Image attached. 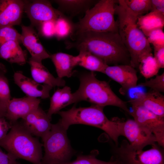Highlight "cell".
I'll return each instance as SVG.
<instances>
[{"mask_svg": "<svg viewBox=\"0 0 164 164\" xmlns=\"http://www.w3.org/2000/svg\"><path fill=\"white\" fill-rule=\"evenodd\" d=\"M21 43L27 49L31 57L29 59L40 63L44 59L50 58V55L41 44L38 35L31 26H21Z\"/></svg>", "mask_w": 164, "mask_h": 164, "instance_id": "obj_15", "label": "cell"}, {"mask_svg": "<svg viewBox=\"0 0 164 164\" xmlns=\"http://www.w3.org/2000/svg\"><path fill=\"white\" fill-rule=\"evenodd\" d=\"M117 2L114 0L98 1L86 12L83 17L74 24L73 32L85 31L118 32L117 22L114 18L115 6Z\"/></svg>", "mask_w": 164, "mask_h": 164, "instance_id": "obj_6", "label": "cell"}, {"mask_svg": "<svg viewBox=\"0 0 164 164\" xmlns=\"http://www.w3.org/2000/svg\"><path fill=\"white\" fill-rule=\"evenodd\" d=\"M127 7L138 17L152 10L151 0H123Z\"/></svg>", "mask_w": 164, "mask_h": 164, "instance_id": "obj_28", "label": "cell"}, {"mask_svg": "<svg viewBox=\"0 0 164 164\" xmlns=\"http://www.w3.org/2000/svg\"><path fill=\"white\" fill-rule=\"evenodd\" d=\"M115 6L117 14L118 32L129 52L130 65L138 68L142 58L152 53L147 39L137 24L138 17L126 6L123 0H118Z\"/></svg>", "mask_w": 164, "mask_h": 164, "instance_id": "obj_2", "label": "cell"}, {"mask_svg": "<svg viewBox=\"0 0 164 164\" xmlns=\"http://www.w3.org/2000/svg\"><path fill=\"white\" fill-rule=\"evenodd\" d=\"M5 66L0 63V102L6 108L11 99L9 82L5 74Z\"/></svg>", "mask_w": 164, "mask_h": 164, "instance_id": "obj_29", "label": "cell"}, {"mask_svg": "<svg viewBox=\"0 0 164 164\" xmlns=\"http://www.w3.org/2000/svg\"><path fill=\"white\" fill-rule=\"evenodd\" d=\"M6 108L0 102V117H5Z\"/></svg>", "mask_w": 164, "mask_h": 164, "instance_id": "obj_39", "label": "cell"}, {"mask_svg": "<svg viewBox=\"0 0 164 164\" xmlns=\"http://www.w3.org/2000/svg\"><path fill=\"white\" fill-rule=\"evenodd\" d=\"M104 107L92 104L87 107L77 108L75 105L67 111L57 114L61 117L58 122L67 130L74 124H84L94 126L105 132L118 145L120 136L114 118L109 120L103 111Z\"/></svg>", "mask_w": 164, "mask_h": 164, "instance_id": "obj_4", "label": "cell"}, {"mask_svg": "<svg viewBox=\"0 0 164 164\" xmlns=\"http://www.w3.org/2000/svg\"><path fill=\"white\" fill-rule=\"evenodd\" d=\"M79 77L80 86L72 93L71 104L84 101L103 107L107 106L118 107L129 114L130 110L127 102L114 93L107 82L97 79L94 72L83 73Z\"/></svg>", "mask_w": 164, "mask_h": 164, "instance_id": "obj_3", "label": "cell"}, {"mask_svg": "<svg viewBox=\"0 0 164 164\" xmlns=\"http://www.w3.org/2000/svg\"><path fill=\"white\" fill-rule=\"evenodd\" d=\"M55 22L56 20H50L42 23L38 28L39 33L45 38L55 36Z\"/></svg>", "mask_w": 164, "mask_h": 164, "instance_id": "obj_34", "label": "cell"}, {"mask_svg": "<svg viewBox=\"0 0 164 164\" xmlns=\"http://www.w3.org/2000/svg\"><path fill=\"white\" fill-rule=\"evenodd\" d=\"M54 2L58 5L59 9L62 14L66 13L71 17L86 13L98 1L92 0H58Z\"/></svg>", "mask_w": 164, "mask_h": 164, "instance_id": "obj_22", "label": "cell"}, {"mask_svg": "<svg viewBox=\"0 0 164 164\" xmlns=\"http://www.w3.org/2000/svg\"><path fill=\"white\" fill-rule=\"evenodd\" d=\"M67 130L58 122L52 124L50 132L42 139L44 153L42 164H59L70 161L75 152Z\"/></svg>", "mask_w": 164, "mask_h": 164, "instance_id": "obj_7", "label": "cell"}, {"mask_svg": "<svg viewBox=\"0 0 164 164\" xmlns=\"http://www.w3.org/2000/svg\"><path fill=\"white\" fill-rule=\"evenodd\" d=\"M17 159L11 154L4 152L0 146V164H19Z\"/></svg>", "mask_w": 164, "mask_h": 164, "instance_id": "obj_35", "label": "cell"}, {"mask_svg": "<svg viewBox=\"0 0 164 164\" xmlns=\"http://www.w3.org/2000/svg\"><path fill=\"white\" fill-rule=\"evenodd\" d=\"M150 43L154 47L164 46V33L162 29H158L151 31L146 37Z\"/></svg>", "mask_w": 164, "mask_h": 164, "instance_id": "obj_33", "label": "cell"}, {"mask_svg": "<svg viewBox=\"0 0 164 164\" xmlns=\"http://www.w3.org/2000/svg\"><path fill=\"white\" fill-rule=\"evenodd\" d=\"M154 56L159 68L164 67V46L154 47Z\"/></svg>", "mask_w": 164, "mask_h": 164, "instance_id": "obj_36", "label": "cell"}, {"mask_svg": "<svg viewBox=\"0 0 164 164\" xmlns=\"http://www.w3.org/2000/svg\"><path fill=\"white\" fill-rule=\"evenodd\" d=\"M56 68L58 77H70L73 74V69L77 66L75 56L59 52L50 55V58Z\"/></svg>", "mask_w": 164, "mask_h": 164, "instance_id": "obj_20", "label": "cell"}, {"mask_svg": "<svg viewBox=\"0 0 164 164\" xmlns=\"http://www.w3.org/2000/svg\"><path fill=\"white\" fill-rule=\"evenodd\" d=\"M104 74L120 85L119 92L122 95H125L130 89L137 86V72L130 65L108 66Z\"/></svg>", "mask_w": 164, "mask_h": 164, "instance_id": "obj_12", "label": "cell"}, {"mask_svg": "<svg viewBox=\"0 0 164 164\" xmlns=\"http://www.w3.org/2000/svg\"><path fill=\"white\" fill-rule=\"evenodd\" d=\"M77 65H79L91 71H97L104 74L105 70L108 66L100 59L90 53L79 51L75 56Z\"/></svg>", "mask_w": 164, "mask_h": 164, "instance_id": "obj_25", "label": "cell"}, {"mask_svg": "<svg viewBox=\"0 0 164 164\" xmlns=\"http://www.w3.org/2000/svg\"><path fill=\"white\" fill-rule=\"evenodd\" d=\"M98 154V151L95 150L89 155L77 156L73 161L59 164H117L115 162L110 160L106 162L97 159L96 157Z\"/></svg>", "mask_w": 164, "mask_h": 164, "instance_id": "obj_30", "label": "cell"}, {"mask_svg": "<svg viewBox=\"0 0 164 164\" xmlns=\"http://www.w3.org/2000/svg\"><path fill=\"white\" fill-rule=\"evenodd\" d=\"M15 83L27 96L46 99L50 97L51 86L39 83L25 76L21 71L15 72L13 75Z\"/></svg>", "mask_w": 164, "mask_h": 164, "instance_id": "obj_17", "label": "cell"}, {"mask_svg": "<svg viewBox=\"0 0 164 164\" xmlns=\"http://www.w3.org/2000/svg\"><path fill=\"white\" fill-rule=\"evenodd\" d=\"M22 119L24 127L32 135L42 139L50 132L52 124L51 119L39 106Z\"/></svg>", "mask_w": 164, "mask_h": 164, "instance_id": "obj_13", "label": "cell"}, {"mask_svg": "<svg viewBox=\"0 0 164 164\" xmlns=\"http://www.w3.org/2000/svg\"><path fill=\"white\" fill-rule=\"evenodd\" d=\"M112 145L110 160L117 164H164V148L157 143L145 151L135 149L125 139Z\"/></svg>", "mask_w": 164, "mask_h": 164, "instance_id": "obj_8", "label": "cell"}, {"mask_svg": "<svg viewBox=\"0 0 164 164\" xmlns=\"http://www.w3.org/2000/svg\"><path fill=\"white\" fill-rule=\"evenodd\" d=\"M31 75L35 81L41 84L49 85L52 87H63L65 81L63 79L55 78L42 64L29 59Z\"/></svg>", "mask_w": 164, "mask_h": 164, "instance_id": "obj_19", "label": "cell"}, {"mask_svg": "<svg viewBox=\"0 0 164 164\" xmlns=\"http://www.w3.org/2000/svg\"><path fill=\"white\" fill-rule=\"evenodd\" d=\"M74 25L65 15L60 17L55 22V36L58 39L70 36L73 32Z\"/></svg>", "mask_w": 164, "mask_h": 164, "instance_id": "obj_27", "label": "cell"}, {"mask_svg": "<svg viewBox=\"0 0 164 164\" xmlns=\"http://www.w3.org/2000/svg\"><path fill=\"white\" fill-rule=\"evenodd\" d=\"M120 136L126 137L130 145L135 149L143 150L146 146L156 143L152 133L139 125L134 119L122 121L114 118Z\"/></svg>", "mask_w": 164, "mask_h": 164, "instance_id": "obj_9", "label": "cell"}, {"mask_svg": "<svg viewBox=\"0 0 164 164\" xmlns=\"http://www.w3.org/2000/svg\"><path fill=\"white\" fill-rule=\"evenodd\" d=\"M0 58L11 63L23 65L26 62L27 55L19 43L14 41H9L0 47Z\"/></svg>", "mask_w": 164, "mask_h": 164, "instance_id": "obj_21", "label": "cell"}, {"mask_svg": "<svg viewBox=\"0 0 164 164\" xmlns=\"http://www.w3.org/2000/svg\"><path fill=\"white\" fill-rule=\"evenodd\" d=\"M5 118L0 117V140L6 136L12 125V124L7 121Z\"/></svg>", "mask_w": 164, "mask_h": 164, "instance_id": "obj_37", "label": "cell"}, {"mask_svg": "<svg viewBox=\"0 0 164 164\" xmlns=\"http://www.w3.org/2000/svg\"><path fill=\"white\" fill-rule=\"evenodd\" d=\"M12 124L6 136L0 140V146L16 159H22L33 164H42L43 144L17 121Z\"/></svg>", "mask_w": 164, "mask_h": 164, "instance_id": "obj_5", "label": "cell"}, {"mask_svg": "<svg viewBox=\"0 0 164 164\" xmlns=\"http://www.w3.org/2000/svg\"><path fill=\"white\" fill-rule=\"evenodd\" d=\"M152 10L164 14V0H151Z\"/></svg>", "mask_w": 164, "mask_h": 164, "instance_id": "obj_38", "label": "cell"}, {"mask_svg": "<svg viewBox=\"0 0 164 164\" xmlns=\"http://www.w3.org/2000/svg\"><path fill=\"white\" fill-rule=\"evenodd\" d=\"M24 1L0 0V28L19 25L24 11Z\"/></svg>", "mask_w": 164, "mask_h": 164, "instance_id": "obj_16", "label": "cell"}, {"mask_svg": "<svg viewBox=\"0 0 164 164\" xmlns=\"http://www.w3.org/2000/svg\"><path fill=\"white\" fill-rule=\"evenodd\" d=\"M140 87H149L152 90L161 93L164 92V72L156 75L154 78L145 81L139 84Z\"/></svg>", "mask_w": 164, "mask_h": 164, "instance_id": "obj_32", "label": "cell"}, {"mask_svg": "<svg viewBox=\"0 0 164 164\" xmlns=\"http://www.w3.org/2000/svg\"><path fill=\"white\" fill-rule=\"evenodd\" d=\"M24 11L31 22V26L37 28L43 22L56 20L64 15L54 8L47 0L24 1Z\"/></svg>", "mask_w": 164, "mask_h": 164, "instance_id": "obj_11", "label": "cell"}, {"mask_svg": "<svg viewBox=\"0 0 164 164\" xmlns=\"http://www.w3.org/2000/svg\"><path fill=\"white\" fill-rule=\"evenodd\" d=\"M132 105L129 114L140 126L154 135L156 143L164 148V118L141 106Z\"/></svg>", "mask_w": 164, "mask_h": 164, "instance_id": "obj_10", "label": "cell"}, {"mask_svg": "<svg viewBox=\"0 0 164 164\" xmlns=\"http://www.w3.org/2000/svg\"><path fill=\"white\" fill-rule=\"evenodd\" d=\"M40 100L27 96L11 99L7 105L5 118L12 124L23 118L39 106Z\"/></svg>", "mask_w": 164, "mask_h": 164, "instance_id": "obj_14", "label": "cell"}, {"mask_svg": "<svg viewBox=\"0 0 164 164\" xmlns=\"http://www.w3.org/2000/svg\"><path fill=\"white\" fill-rule=\"evenodd\" d=\"M14 41L21 43V35L13 26H5L0 28V47L5 43Z\"/></svg>", "mask_w": 164, "mask_h": 164, "instance_id": "obj_31", "label": "cell"}, {"mask_svg": "<svg viewBox=\"0 0 164 164\" xmlns=\"http://www.w3.org/2000/svg\"><path fill=\"white\" fill-rule=\"evenodd\" d=\"M137 24L146 37L153 30L163 29L164 14L155 11H151L145 15L138 16Z\"/></svg>", "mask_w": 164, "mask_h": 164, "instance_id": "obj_23", "label": "cell"}, {"mask_svg": "<svg viewBox=\"0 0 164 164\" xmlns=\"http://www.w3.org/2000/svg\"><path fill=\"white\" fill-rule=\"evenodd\" d=\"M138 68L141 74L147 79L157 75L160 69L152 53L142 59Z\"/></svg>", "mask_w": 164, "mask_h": 164, "instance_id": "obj_26", "label": "cell"}, {"mask_svg": "<svg viewBox=\"0 0 164 164\" xmlns=\"http://www.w3.org/2000/svg\"><path fill=\"white\" fill-rule=\"evenodd\" d=\"M129 102L131 105L141 106L164 118V96L160 92L152 90L138 93Z\"/></svg>", "mask_w": 164, "mask_h": 164, "instance_id": "obj_18", "label": "cell"}, {"mask_svg": "<svg viewBox=\"0 0 164 164\" xmlns=\"http://www.w3.org/2000/svg\"><path fill=\"white\" fill-rule=\"evenodd\" d=\"M66 47L90 53L108 66L130 65L129 52L118 33L85 31L73 32Z\"/></svg>", "mask_w": 164, "mask_h": 164, "instance_id": "obj_1", "label": "cell"}, {"mask_svg": "<svg viewBox=\"0 0 164 164\" xmlns=\"http://www.w3.org/2000/svg\"><path fill=\"white\" fill-rule=\"evenodd\" d=\"M72 93L70 88L64 86L58 89L50 98V106L47 114L51 119L52 115L57 114L62 108L71 104Z\"/></svg>", "mask_w": 164, "mask_h": 164, "instance_id": "obj_24", "label": "cell"}]
</instances>
